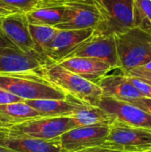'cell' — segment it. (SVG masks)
Returning <instances> with one entry per match:
<instances>
[{"instance_id": "22", "label": "cell", "mask_w": 151, "mask_h": 152, "mask_svg": "<svg viewBox=\"0 0 151 152\" xmlns=\"http://www.w3.org/2000/svg\"><path fill=\"white\" fill-rule=\"evenodd\" d=\"M133 27L151 35V0H133Z\"/></svg>"}, {"instance_id": "24", "label": "cell", "mask_w": 151, "mask_h": 152, "mask_svg": "<svg viewBox=\"0 0 151 152\" xmlns=\"http://www.w3.org/2000/svg\"><path fill=\"white\" fill-rule=\"evenodd\" d=\"M125 74V73H124ZM128 82L141 94V95L142 97H146V98H150L151 99V86L149 85L148 83L142 81V79L130 76V75H126L125 74Z\"/></svg>"}, {"instance_id": "12", "label": "cell", "mask_w": 151, "mask_h": 152, "mask_svg": "<svg viewBox=\"0 0 151 152\" xmlns=\"http://www.w3.org/2000/svg\"><path fill=\"white\" fill-rule=\"evenodd\" d=\"M98 21V12L93 1L89 0L67 5L61 22L55 28L59 29L95 28Z\"/></svg>"}, {"instance_id": "27", "label": "cell", "mask_w": 151, "mask_h": 152, "mask_svg": "<svg viewBox=\"0 0 151 152\" xmlns=\"http://www.w3.org/2000/svg\"><path fill=\"white\" fill-rule=\"evenodd\" d=\"M24 100L7 92L6 90L0 87V105L3 104H8V103H13L18 102H23Z\"/></svg>"}, {"instance_id": "21", "label": "cell", "mask_w": 151, "mask_h": 152, "mask_svg": "<svg viewBox=\"0 0 151 152\" xmlns=\"http://www.w3.org/2000/svg\"><path fill=\"white\" fill-rule=\"evenodd\" d=\"M59 30H60L59 28L53 26L29 23V31H30L31 37L35 43L36 52L44 58V50L53 41V39L54 38L55 35L58 33Z\"/></svg>"}, {"instance_id": "30", "label": "cell", "mask_w": 151, "mask_h": 152, "mask_svg": "<svg viewBox=\"0 0 151 152\" xmlns=\"http://www.w3.org/2000/svg\"><path fill=\"white\" fill-rule=\"evenodd\" d=\"M73 152H125L120 151H116V150H110V149H107L101 146H93V147H90V148H86L81 151H77Z\"/></svg>"}, {"instance_id": "14", "label": "cell", "mask_w": 151, "mask_h": 152, "mask_svg": "<svg viewBox=\"0 0 151 152\" xmlns=\"http://www.w3.org/2000/svg\"><path fill=\"white\" fill-rule=\"evenodd\" d=\"M59 64L98 86L105 76L114 70L109 64L87 57H70L62 60Z\"/></svg>"}, {"instance_id": "15", "label": "cell", "mask_w": 151, "mask_h": 152, "mask_svg": "<svg viewBox=\"0 0 151 152\" xmlns=\"http://www.w3.org/2000/svg\"><path fill=\"white\" fill-rule=\"evenodd\" d=\"M99 86L101 88L104 97H109L117 101L132 103L135 100L142 97L128 82L122 70L120 74H110L109 72L100 81Z\"/></svg>"}, {"instance_id": "25", "label": "cell", "mask_w": 151, "mask_h": 152, "mask_svg": "<svg viewBox=\"0 0 151 152\" xmlns=\"http://www.w3.org/2000/svg\"><path fill=\"white\" fill-rule=\"evenodd\" d=\"M39 2V7H44V6H64L84 2V1H89V0H37Z\"/></svg>"}, {"instance_id": "36", "label": "cell", "mask_w": 151, "mask_h": 152, "mask_svg": "<svg viewBox=\"0 0 151 152\" xmlns=\"http://www.w3.org/2000/svg\"><path fill=\"white\" fill-rule=\"evenodd\" d=\"M2 17H3V16H2Z\"/></svg>"}, {"instance_id": "13", "label": "cell", "mask_w": 151, "mask_h": 152, "mask_svg": "<svg viewBox=\"0 0 151 152\" xmlns=\"http://www.w3.org/2000/svg\"><path fill=\"white\" fill-rule=\"evenodd\" d=\"M46 60L36 52L14 51L0 54V74L36 72L43 74Z\"/></svg>"}, {"instance_id": "18", "label": "cell", "mask_w": 151, "mask_h": 152, "mask_svg": "<svg viewBox=\"0 0 151 152\" xmlns=\"http://www.w3.org/2000/svg\"><path fill=\"white\" fill-rule=\"evenodd\" d=\"M77 126H110L116 119L100 106L85 105L77 109L71 116Z\"/></svg>"}, {"instance_id": "35", "label": "cell", "mask_w": 151, "mask_h": 152, "mask_svg": "<svg viewBox=\"0 0 151 152\" xmlns=\"http://www.w3.org/2000/svg\"><path fill=\"white\" fill-rule=\"evenodd\" d=\"M142 152H151V150H150V151H142Z\"/></svg>"}, {"instance_id": "34", "label": "cell", "mask_w": 151, "mask_h": 152, "mask_svg": "<svg viewBox=\"0 0 151 152\" xmlns=\"http://www.w3.org/2000/svg\"><path fill=\"white\" fill-rule=\"evenodd\" d=\"M3 127H8L6 125H4V123H2L1 121H0V128H3Z\"/></svg>"}, {"instance_id": "23", "label": "cell", "mask_w": 151, "mask_h": 152, "mask_svg": "<svg viewBox=\"0 0 151 152\" xmlns=\"http://www.w3.org/2000/svg\"><path fill=\"white\" fill-rule=\"evenodd\" d=\"M1 2L14 12L26 14L39 7L37 0H1Z\"/></svg>"}, {"instance_id": "17", "label": "cell", "mask_w": 151, "mask_h": 152, "mask_svg": "<svg viewBox=\"0 0 151 152\" xmlns=\"http://www.w3.org/2000/svg\"><path fill=\"white\" fill-rule=\"evenodd\" d=\"M28 105L38 111L42 117H70L85 104L68 96L63 100H25Z\"/></svg>"}, {"instance_id": "29", "label": "cell", "mask_w": 151, "mask_h": 152, "mask_svg": "<svg viewBox=\"0 0 151 152\" xmlns=\"http://www.w3.org/2000/svg\"><path fill=\"white\" fill-rule=\"evenodd\" d=\"M133 104L136 105L137 107L141 108L144 111L151 115V99L150 98H146V97H141L137 100H135Z\"/></svg>"}, {"instance_id": "11", "label": "cell", "mask_w": 151, "mask_h": 152, "mask_svg": "<svg viewBox=\"0 0 151 152\" xmlns=\"http://www.w3.org/2000/svg\"><path fill=\"white\" fill-rule=\"evenodd\" d=\"M99 106L111 114L116 121L124 124L151 129V115L136 105L102 96Z\"/></svg>"}, {"instance_id": "9", "label": "cell", "mask_w": 151, "mask_h": 152, "mask_svg": "<svg viewBox=\"0 0 151 152\" xmlns=\"http://www.w3.org/2000/svg\"><path fill=\"white\" fill-rule=\"evenodd\" d=\"M0 34L8 38L20 51L25 53L36 52L26 13L13 12L0 17Z\"/></svg>"}, {"instance_id": "6", "label": "cell", "mask_w": 151, "mask_h": 152, "mask_svg": "<svg viewBox=\"0 0 151 152\" xmlns=\"http://www.w3.org/2000/svg\"><path fill=\"white\" fill-rule=\"evenodd\" d=\"M101 147L125 152L151 150V129L132 126L119 121L109 126V133Z\"/></svg>"}, {"instance_id": "26", "label": "cell", "mask_w": 151, "mask_h": 152, "mask_svg": "<svg viewBox=\"0 0 151 152\" xmlns=\"http://www.w3.org/2000/svg\"><path fill=\"white\" fill-rule=\"evenodd\" d=\"M126 75H130V76H133V77H138L140 79H142V81L148 83L149 85L151 86V72L150 71H147L142 68H136V69H133L132 70H130L129 72L127 73H125Z\"/></svg>"}, {"instance_id": "20", "label": "cell", "mask_w": 151, "mask_h": 152, "mask_svg": "<svg viewBox=\"0 0 151 152\" xmlns=\"http://www.w3.org/2000/svg\"><path fill=\"white\" fill-rule=\"evenodd\" d=\"M66 7L64 6H44L38 7L27 13L28 22L31 24L47 25L56 27L63 19Z\"/></svg>"}, {"instance_id": "31", "label": "cell", "mask_w": 151, "mask_h": 152, "mask_svg": "<svg viewBox=\"0 0 151 152\" xmlns=\"http://www.w3.org/2000/svg\"><path fill=\"white\" fill-rule=\"evenodd\" d=\"M6 132H7V127L0 128V152H16L14 151H12V150L5 148L3 145V139H4V137L6 134Z\"/></svg>"}, {"instance_id": "7", "label": "cell", "mask_w": 151, "mask_h": 152, "mask_svg": "<svg viewBox=\"0 0 151 152\" xmlns=\"http://www.w3.org/2000/svg\"><path fill=\"white\" fill-rule=\"evenodd\" d=\"M70 57L93 58L109 64L114 69H120L114 35L101 33L95 29L67 58Z\"/></svg>"}, {"instance_id": "16", "label": "cell", "mask_w": 151, "mask_h": 152, "mask_svg": "<svg viewBox=\"0 0 151 152\" xmlns=\"http://www.w3.org/2000/svg\"><path fill=\"white\" fill-rule=\"evenodd\" d=\"M3 145L16 152H67L61 147L60 137L43 140L26 136H10L6 132Z\"/></svg>"}, {"instance_id": "5", "label": "cell", "mask_w": 151, "mask_h": 152, "mask_svg": "<svg viewBox=\"0 0 151 152\" xmlns=\"http://www.w3.org/2000/svg\"><path fill=\"white\" fill-rule=\"evenodd\" d=\"M75 127L77 126L71 117H40L8 126L7 134L10 136L52 140Z\"/></svg>"}, {"instance_id": "1", "label": "cell", "mask_w": 151, "mask_h": 152, "mask_svg": "<svg viewBox=\"0 0 151 152\" xmlns=\"http://www.w3.org/2000/svg\"><path fill=\"white\" fill-rule=\"evenodd\" d=\"M43 75L66 95L85 105L99 106L103 96L101 88L97 84L63 68L59 63H47L44 68Z\"/></svg>"}, {"instance_id": "33", "label": "cell", "mask_w": 151, "mask_h": 152, "mask_svg": "<svg viewBox=\"0 0 151 152\" xmlns=\"http://www.w3.org/2000/svg\"><path fill=\"white\" fill-rule=\"evenodd\" d=\"M139 68H142V69H145V70H147V71L151 72V61L150 62L146 63L145 65H143V66H142V67H139Z\"/></svg>"}, {"instance_id": "19", "label": "cell", "mask_w": 151, "mask_h": 152, "mask_svg": "<svg viewBox=\"0 0 151 152\" xmlns=\"http://www.w3.org/2000/svg\"><path fill=\"white\" fill-rule=\"evenodd\" d=\"M42 117L24 101L0 105V121L7 126Z\"/></svg>"}, {"instance_id": "10", "label": "cell", "mask_w": 151, "mask_h": 152, "mask_svg": "<svg viewBox=\"0 0 151 152\" xmlns=\"http://www.w3.org/2000/svg\"><path fill=\"white\" fill-rule=\"evenodd\" d=\"M109 133V126H77L60 137L61 147L67 152L81 151L101 145Z\"/></svg>"}, {"instance_id": "32", "label": "cell", "mask_w": 151, "mask_h": 152, "mask_svg": "<svg viewBox=\"0 0 151 152\" xmlns=\"http://www.w3.org/2000/svg\"><path fill=\"white\" fill-rule=\"evenodd\" d=\"M13 12H14L13 10L10 9L9 7H7L5 4H4L1 0H0V17L2 16H6L8 14L13 13Z\"/></svg>"}, {"instance_id": "28", "label": "cell", "mask_w": 151, "mask_h": 152, "mask_svg": "<svg viewBox=\"0 0 151 152\" xmlns=\"http://www.w3.org/2000/svg\"><path fill=\"white\" fill-rule=\"evenodd\" d=\"M14 51H20L16 45H14L8 38L0 34V54L8 53Z\"/></svg>"}, {"instance_id": "8", "label": "cell", "mask_w": 151, "mask_h": 152, "mask_svg": "<svg viewBox=\"0 0 151 152\" xmlns=\"http://www.w3.org/2000/svg\"><path fill=\"white\" fill-rule=\"evenodd\" d=\"M93 31V28L84 29H60L44 52V56L47 63H59L66 59Z\"/></svg>"}, {"instance_id": "3", "label": "cell", "mask_w": 151, "mask_h": 152, "mask_svg": "<svg viewBox=\"0 0 151 152\" xmlns=\"http://www.w3.org/2000/svg\"><path fill=\"white\" fill-rule=\"evenodd\" d=\"M120 69L123 73L142 67L151 61V35L132 28L114 34Z\"/></svg>"}, {"instance_id": "4", "label": "cell", "mask_w": 151, "mask_h": 152, "mask_svg": "<svg viewBox=\"0 0 151 152\" xmlns=\"http://www.w3.org/2000/svg\"><path fill=\"white\" fill-rule=\"evenodd\" d=\"M93 1L99 14L96 31L114 35L133 28V0Z\"/></svg>"}, {"instance_id": "2", "label": "cell", "mask_w": 151, "mask_h": 152, "mask_svg": "<svg viewBox=\"0 0 151 152\" xmlns=\"http://www.w3.org/2000/svg\"><path fill=\"white\" fill-rule=\"evenodd\" d=\"M0 87L25 100H63L67 95L43 74L20 72L0 74Z\"/></svg>"}]
</instances>
